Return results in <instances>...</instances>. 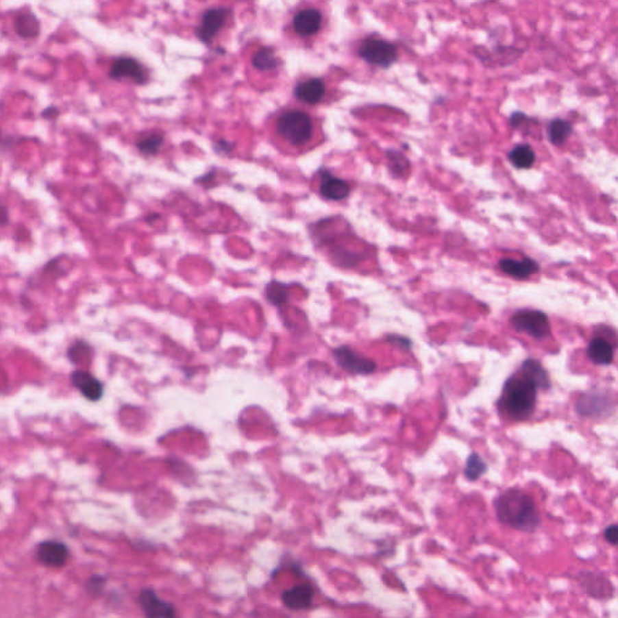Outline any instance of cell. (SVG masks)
<instances>
[{
  "label": "cell",
  "mask_w": 618,
  "mask_h": 618,
  "mask_svg": "<svg viewBox=\"0 0 618 618\" xmlns=\"http://www.w3.org/2000/svg\"><path fill=\"white\" fill-rule=\"evenodd\" d=\"M500 522L522 532H532L539 527L540 517L532 497L512 488L499 495L494 502Z\"/></svg>",
  "instance_id": "1"
},
{
  "label": "cell",
  "mask_w": 618,
  "mask_h": 618,
  "mask_svg": "<svg viewBox=\"0 0 618 618\" xmlns=\"http://www.w3.org/2000/svg\"><path fill=\"white\" fill-rule=\"evenodd\" d=\"M536 391V384L519 371L506 380L497 406L513 421H526L535 410Z\"/></svg>",
  "instance_id": "2"
},
{
  "label": "cell",
  "mask_w": 618,
  "mask_h": 618,
  "mask_svg": "<svg viewBox=\"0 0 618 618\" xmlns=\"http://www.w3.org/2000/svg\"><path fill=\"white\" fill-rule=\"evenodd\" d=\"M275 131L288 147L306 151L314 145L317 128L314 120L302 110H288L275 121Z\"/></svg>",
  "instance_id": "3"
},
{
  "label": "cell",
  "mask_w": 618,
  "mask_h": 618,
  "mask_svg": "<svg viewBox=\"0 0 618 618\" xmlns=\"http://www.w3.org/2000/svg\"><path fill=\"white\" fill-rule=\"evenodd\" d=\"M359 56L372 66L389 68L397 61V50L389 41L367 38L359 46Z\"/></svg>",
  "instance_id": "4"
},
{
  "label": "cell",
  "mask_w": 618,
  "mask_h": 618,
  "mask_svg": "<svg viewBox=\"0 0 618 618\" xmlns=\"http://www.w3.org/2000/svg\"><path fill=\"white\" fill-rule=\"evenodd\" d=\"M511 325L515 329L529 334L536 340H543L551 334L547 315L534 309H523L512 315Z\"/></svg>",
  "instance_id": "5"
},
{
  "label": "cell",
  "mask_w": 618,
  "mask_h": 618,
  "mask_svg": "<svg viewBox=\"0 0 618 618\" xmlns=\"http://www.w3.org/2000/svg\"><path fill=\"white\" fill-rule=\"evenodd\" d=\"M334 359L342 370L350 375H371L377 369L373 360L366 358L348 345H341L334 350Z\"/></svg>",
  "instance_id": "6"
},
{
  "label": "cell",
  "mask_w": 618,
  "mask_h": 618,
  "mask_svg": "<svg viewBox=\"0 0 618 618\" xmlns=\"http://www.w3.org/2000/svg\"><path fill=\"white\" fill-rule=\"evenodd\" d=\"M230 16L231 9L228 8L209 9L203 14L201 25H198L195 34L204 44H210Z\"/></svg>",
  "instance_id": "7"
},
{
  "label": "cell",
  "mask_w": 618,
  "mask_h": 618,
  "mask_svg": "<svg viewBox=\"0 0 618 618\" xmlns=\"http://www.w3.org/2000/svg\"><path fill=\"white\" fill-rule=\"evenodd\" d=\"M314 597V587L310 583H299L294 587L285 589L282 593V602L284 606L293 611H304L312 608Z\"/></svg>",
  "instance_id": "8"
},
{
  "label": "cell",
  "mask_w": 618,
  "mask_h": 618,
  "mask_svg": "<svg viewBox=\"0 0 618 618\" xmlns=\"http://www.w3.org/2000/svg\"><path fill=\"white\" fill-rule=\"evenodd\" d=\"M109 76L112 80L131 77L138 85H143L147 82V75L144 66L137 60L131 57H121L114 62Z\"/></svg>",
  "instance_id": "9"
},
{
  "label": "cell",
  "mask_w": 618,
  "mask_h": 618,
  "mask_svg": "<svg viewBox=\"0 0 618 618\" xmlns=\"http://www.w3.org/2000/svg\"><path fill=\"white\" fill-rule=\"evenodd\" d=\"M38 560L50 568H61L69 557V551L60 541H44L36 548Z\"/></svg>",
  "instance_id": "10"
},
{
  "label": "cell",
  "mask_w": 618,
  "mask_h": 618,
  "mask_svg": "<svg viewBox=\"0 0 618 618\" xmlns=\"http://www.w3.org/2000/svg\"><path fill=\"white\" fill-rule=\"evenodd\" d=\"M138 602L147 617H174L177 615L174 606L158 598L152 589H143Z\"/></svg>",
  "instance_id": "11"
},
{
  "label": "cell",
  "mask_w": 618,
  "mask_h": 618,
  "mask_svg": "<svg viewBox=\"0 0 618 618\" xmlns=\"http://www.w3.org/2000/svg\"><path fill=\"white\" fill-rule=\"evenodd\" d=\"M323 23V15L317 9H304L295 15L293 27L297 36L302 38L314 36Z\"/></svg>",
  "instance_id": "12"
},
{
  "label": "cell",
  "mask_w": 618,
  "mask_h": 618,
  "mask_svg": "<svg viewBox=\"0 0 618 618\" xmlns=\"http://www.w3.org/2000/svg\"><path fill=\"white\" fill-rule=\"evenodd\" d=\"M71 383L77 391L82 393V395L86 397L87 400H101L103 393H104V386L101 384V380H97L96 377H93L87 371L77 370L73 372Z\"/></svg>",
  "instance_id": "13"
},
{
  "label": "cell",
  "mask_w": 618,
  "mask_h": 618,
  "mask_svg": "<svg viewBox=\"0 0 618 618\" xmlns=\"http://www.w3.org/2000/svg\"><path fill=\"white\" fill-rule=\"evenodd\" d=\"M319 193L330 201H342L350 193V186L345 180L334 177L326 171L320 173Z\"/></svg>",
  "instance_id": "14"
},
{
  "label": "cell",
  "mask_w": 618,
  "mask_h": 618,
  "mask_svg": "<svg viewBox=\"0 0 618 618\" xmlns=\"http://www.w3.org/2000/svg\"><path fill=\"white\" fill-rule=\"evenodd\" d=\"M325 92V84L321 79H309L296 85L294 95L302 103L314 106L323 101Z\"/></svg>",
  "instance_id": "15"
},
{
  "label": "cell",
  "mask_w": 618,
  "mask_h": 618,
  "mask_svg": "<svg viewBox=\"0 0 618 618\" xmlns=\"http://www.w3.org/2000/svg\"><path fill=\"white\" fill-rule=\"evenodd\" d=\"M499 267L504 273H506L512 278L519 279V280L529 278L532 274L537 273L540 269L537 262L529 258H524L521 261L513 259H502L499 262Z\"/></svg>",
  "instance_id": "16"
},
{
  "label": "cell",
  "mask_w": 618,
  "mask_h": 618,
  "mask_svg": "<svg viewBox=\"0 0 618 618\" xmlns=\"http://www.w3.org/2000/svg\"><path fill=\"white\" fill-rule=\"evenodd\" d=\"M587 355L595 365H610L613 360V345L604 338H594L588 345Z\"/></svg>",
  "instance_id": "17"
},
{
  "label": "cell",
  "mask_w": 618,
  "mask_h": 618,
  "mask_svg": "<svg viewBox=\"0 0 618 618\" xmlns=\"http://www.w3.org/2000/svg\"><path fill=\"white\" fill-rule=\"evenodd\" d=\"M521 372L523 375H527L528 378L536 384L537 389L541 388L543 391H547L551 386V382L548 378L547 372L543 369V365L535 359H528L524 361L521 367Z\"/></svg>",
  "instance_id": "18"
},
{
  "label": "cell",
  "mask_w": 618,
  "mask_h": 618,
  "mask_svg": "<svg viewBox=\"0 0 618 618\" xmlns=\"http://www.w3.org/2000/svg\"><path fill=\"white\" fill-rule=\"evenodd\" d=\"M571 133H573L571 123L564 119H554L548 123V139L556 147H560L567 142Z\"/></svg>",
  "instance_id": "19"
},
{
  "label": "cell",
  "mask_w": 618,
  "mask_h": 618,
  "mask_svg": "<svg viewBox=\"0 0 618 618\" xmlns=\"http://www.w3.org/2000/svg\"><path fill=\"white\" fill-rule=\"evenodd\" d=\"M508 160L515 167L519 168V169H528V168L532 167L535 162V152L530 145L521 144L512 149L508 153Z\"/></svg>",
  "instance_id": "20"
},
{
  "label": "cell",
  "mask_w": 618,
  "mask_h": 618,
  "mask_svg": "<svg viewBox=\"0 0 618 618\" xmlns=\"http://www.w3.org/2000/svg\"><path fill=\"white\" fill-rule=\"evenodd\" d=\"M15 29L16 33L23 39L36 38L39 36V22L36 20V16L23 14L16 18Z\"/></svg>",
  "instance_id": "21"
},
{
  "label": "cell",
  "mask_w": 618,
  "mask_h": 618,
  "mask_svg": "<svg viewBox=\"0 0 618 618\" xmlns=\"http://www.w3.org/2000/svg\"><path fill=\"white\" fill-rule=\"evenodd\" d=\"M278 58L274 53L273 49L262 47L253 57V66L259 71H274L279 66Z\"/></svg>",
  "instance_id": "22"
},
{
  "label": "cell",
  "mask_w": 618,
  "mask_h": 618,
  "mask_svg": "<svg viewBox=\"0 0 618 618\" xmlns=\"http://www.w3.org/2000/svg\"><path fill=\"white\" fill-rule=\"evenodd\" d=\"M164 143V137L161 133H150L140 138L137 142V149L147 156L158 155Z\"/></svg>",
  "instance_id": "23"
},
{
  "label": "cell",
  "mask_w": 618,
  "mask_h": 618,
  "mask_svg": "<svg viewBox=\"0 0 618 618\" xmlns=\"http://www.w3.org/2000/svg\"><path fill=\"white\" fill-rule=\"evenodd\" d=\"M488 470L486 461L482 459L480 454L472 453L467 458V467L464 469V475L469 481L475 482L480 480Z\"/></svg>",
  "instance_id": "24"
},
{
  "label": "cell",
  "mask_w": 618,
  "mask_h": 618,
  "mask_svg": "<svg viewBox=\"0 0 618 618\" xmlns=\"http://www.w3.org/2000/svg\"><path fill=\"white\" fill-rule=\"evenodd\" d=\"M266 297L271 304L274 306H283L288 302L289 299V294H288V286L279 282H271L266 285L264 290Z\"/></svg>",
  "instance_id": "25"
},
{
  "label": "cell",
  "mask_w": 618,
  "mask_h": 618,
  "mask_svg": "<svg viewBox=\"0 0 618 618\" xmlns=\"http://www.w3.org/2000/svg\"><path fill=\"white\" fill-rule=\"evenodd\" d=\"M91 354V347L82 341H77L75 345H71L68 350V358L73 364H82V360Z\"/></svg>",
  "instance_id": "26"
},
{
  "label": "cell",
  "mask_w": 618,
  "mask_h": 618,
  "mask_svg": "<svg viewBox=\"0 0 618 618\" xmlns=\"http://www.w3.org/2000/svg\"><path fill=\"white\" fill-rule=\"evenodd\" d=\"M214 151L220 155H227L230 152L234 151V143L227 142L225 139H220L218 142L214 143Z\"/></svg>",
  "instance_id": "27"
},
{
  "label": "cell",
  "mask_w": 618,
  "mask_h": 618,
  "mask_svg": "<svg viewBox=\"0 0 618 618\" xmlns=\"http://www.w3.org/2000/svg\"><path fill=\"white\" fill-rule=\"evenodd\" d=\"M605 539L608 543L618 546V526H611L605 530Z\"/></svg>",
  "instance_id": "28"
},
{
  "label": "cell",
  "mask_w": 618,
  "mask_h": 618,
  "mask_svg": "<svg viewBox=\"0 0 618 618\" xmlns=\"http://www.w3.org/2000/svg\"><path fill=\"white\" fill-rule=\"evenodd\" d=\"M57 115H58V109L56 107H53V106L46 108L45 110L41 112V116L44 117V119H49V120L56 119Z\"/></svg>",
  "instance_id": "29"
},
{
  "label": "cell",
  "mask_w": 618,
  "mask_h": 618,
  "mask_svg": "<svg viewBox=\"0 0 618 618\" xmlns=\"http://www.w3.org/2000/svg\"><path fill=\"white\" fill-rule=\"evenodd\" d=\"M1 218H3V226H5L6 223H8V210H6V207H3L1 208Z\"/></svg>",
  "instance_id": "30"
}]
</instances>
